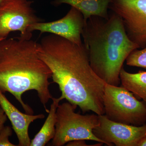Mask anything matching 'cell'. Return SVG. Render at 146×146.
<instances>
[{
  "mask_svg": "<svg viewBox=\"0 0 146 146\" xmlns=\"http://www.w3.org/2000/svg\"><path fill=\"white\" fill-rule=\"evenodd\" d=\"M52 72L39 57L38 43L31 38L19 36L0 42V90L12 94L27 114L33 111L22 98L24 93L36 91L45 110L53 97L49 89Z\"/></svg>",
  "mask_w": 146,
  "mask_h": 146,
  "instance_id": "obj_2",
  "label": "cell"
},
{
  "mask_svg": "<svg viewBox=\"0 0 146 146\" xmlns=\"http://www.w3.org/2000/svg\"><path fill=\"white\" fill-rule=\"evenodd\" d=\"M28 0H6L0 4V38H7L11 32L20 31V36L31 38L29 31L32 24L42 22Z\"/></svg>",
  "mask_w": 146,
  "mask_h": 146,
  "instance_id": "obj_6",
  "label": "cell"
},
{
  "mask_svg": "<svg viewBox=\"0 0 146 146\" xmlns=\"http://www.w3.org/2000/svg\"><path fill=\"white\" fill-rule=\"evenodd\" d=\"M6 0H0V4L2 3H3Z\"/></svg>",
  "mask_w": 146,
  "mask_h": 146,
  "instance_id": "obj_19",
  "label": "cell"
},
{
  "mask_svg": "<svg viewBox=\"0 0 146 146\" xmlns=\"http://www.w3.org/2000/svg\"><path fill=\"white\" fill-rule=\"evenodd\" d=\"M5 39V38H0V42H1V41H2V40H3V39Z\"/></svg>",
  "mask_w": 146,
  "mask_h": 146,
  "instance_id": "obj_20",
  "label": "cell"
},
{
  "mask_svg": "<svg viewBox=\"0 0 146 146\" xmlns=\"http://www.w3.org/2000/svg\"><path fill=\"white\" fill-rule=\"evenodd\" d=\"M109 7L121 18L131 40L146 46V0H112Z\"/></svg>",
  "mask_w": 146,
  "mask_h": 146,
  "instance_id": "obj_7",
  "label": "cell"
},
{
  "mask_svg": "<svg viewBox=\"0 0 146 146\" xmlns=\"http://www.w3.org/2000/svg\"><path fill=\"white\" fill-rule=\"evenodd\" d=\"M38 54L50 70L53 82L58 85L63 100L78 106L83 113L104 115L106 83L92 69L83 43L79 46L50 34L38 43Z\"/></svg>",
  "mask_w": 146,
  "mask_h": 146,
  "instance_id": "obj_1",
  "label": "cell"
},
{
  "mask_svg": "<svg viewBox=\"0 0 146 146\" xmlns=\"http://www.w3.org/2000/svg\"><path fill=\"white\" fill-rule=\"evenodd\" d=\"M137 146H146V136L138 143Z\"/></svg>",
  "mask_w": 146,
  "mask_h": 146,
  "instance_id": "obj_18",
  "label": "cell"
},
{
  "mask_svg": "<svg viewBox=\"0 0 146 146\" xmlns=\"http://www.w3.org/2000/svg\"><path fill=\"white\" fill-rule=\"evenodd\" d=\"M0 106L10 120L18 141V146H30L31 140L29 129L31 123L35 120L43 119L44 114L30 115L21 112L14 106L0 90Z\"/></svg>",
  "mask_w": 146,
  "mask_h": 146,
  "instance_id": "obj_10",
  "label": "cell"
},
{
  "mask_svg": "<svg viewBox=\"0 0 146 146\" xmlns=\"http://www.w3.org/2000/svg\"><path fill=\"white\" fill-rule=\"evenodd\" d=\"M82 36L94 72L106 83L119 86L124 63L140 48L128 36L121 18L114 12L108 19L91 16Z\"/></svg>",
  "mask_w": 146,
  "mask_h": 146,
  "instance_id": "obj_3",
  "label": "cell"
},
{
  "mask_svg": "<svg viewBox=\"0 0 146 146\" xmlns=\"http://www.w3.org/2000/svg\"><path fill=\"white\" fill-rule=\"evenodd\" d=\"M119 76L123 87L142 99L146 104V72L130 73L123 68Z\"/></svg>",
  "mask_w": 146,
  "mask_h": 146,
  "instance_id": "obj_13",
  "label": "cell"
},
{
  "mask_svg": "<svg viewBox=\"0 0 146 146\" xmlns=\"http://www.w3.org/2000/svg\"><path fill=\"white\" fill-rule=\"evenodd\" d=\"M85 25L81 12L71 7L70 9L63 18L48 23L40 22L32 24L28 31L31 33L38 31L41 34L48 33L56 35L80 46L83 44L81 36Z\"/></svg>",
  "mask_w": 146,
  "mask_h": 146,
  "instance_id": "obj_9",
  "label": "cell"
},
{
  "mask_svg": "<svg viewBox=\"0 0 146 146\" xmlns=\"http://www.w3.org/2000/svg\"><path fill=\"white\" fill-rule=\"evenodd\" d=\"M99 118V124L93 132L108 146H137L146 136V123L141 126L125 124L111 121L104 115Z\"/></svg>",
  "mask_w": 146,
  "mask_h": 146,
  "instance_id": "obj_8",
  "label": "cell"
},
{
  "mask_svg": "<svg viewBox=\"0 0 146 146\" xmlns=\"http://www.w3.org/2000/svg\"><path fill=\"white\" fill-rule=\"evenodd\" d=\"M0 107H1V106H0Z\"/></svg>",
  "mask_w": 146,
  "mask_h": 146,
  "instance_id": "obj_21",
  "label": "cell"
},
{
  "mask_svg": "<svg viewBox=\"0 0 146 146\" xmlns=\"http://www.w3.org/2000/svg\"><path fill=\"white\" fill-rule=\"evenodd\" d=\"M12 134L11 128L8 126H4L0 131V146H16L11 143L9 140Z\"/></svg>",
  "mask_w": 146,
  "mask_h": 146,
  "instance_id": "obj_15",
  "label": "cell"
},
{
  "mask_svg": "<svg viewBox=\"0 0 146 146\" xmlns=\"http://www.w3.org/2000/svg\"><path fill=\"white\" fill-rule=\"evenodd\" d=\"M112 0H54V5L66 4L79 11L83 15L85 24L91 16L105 19L109 18L108 9Z\"/></svg>",
  "mask_w": 146,
  "mask_h": 146,
  "instance_id": "obj_11",
  "label": "cell"
},
{
  "mask_svg": "<svg viewBox=\"0 0 146 146\" xmlns=\"http://www.w3.org/2000/svg\"><path fill=\"white\" fill-rule=\"evenodd\" d=\"M103 143L98 142L97 144L94 145H88L86 144V141L83 140H75L70 141L67 143L66 146H101L104 145Z\"/></svg>",
  "mask_w": 146,
  "mask_h": 146,
  "instance_id": "obj_16",
  "label": "cell"
},
{
  "mask_svg": "<svg viewBox=\"0 0 146 146\" xmlns=\"http://www.w3.org/2000/svg\"><path fill=\"white\" fill-rule=\"evenodd\" d=\"M7 117L2 108L0 107V131L4 127V124L7 120Z\"/></svg>",
  "mask_w": 146,
  "mask_h": 146,
  "instance_id": "obj_17",
  "label": "cell"
},
{
  "mask_svg": "<svg viewBox=\"0 0 146 146\" xmlns=\"http://www.w3.org/2000/svg\"><path fill=\"white\" fill-rule=\"evenodd\" d=\"M103 105L104 115L113 121L135 126L146 123V104L123 86L106 84Z\"/></svg>",
  "mask_w": 146,
  "mask_h": 146,
  "instance_id": "obj_5",
  "label": "cell"
},
{
  "mask_svg": "<svg viewBox=\"0 0 146 146\" xmlns=\"http://www.w3.org/2000/svg\"><path fill=\"white\" fill-rule=\"evenodd\" d=\"M126 62L128 66L146 69V46L143 49H136L132 51L127 58Z\"/></svg>",
  "mask_w": 146,
  "mask_h": 146,
  "instance_id": "obj_14",
  "label": "cell"
},
{
  "mask_svg": "<svg viewBox=\"0 0 146 146\" xmlns=\"http://www.w3.org/2000/svg\"><path fill=\"white\" fill-rule=\"evenodd\" d=\"M52 103L51 104L48 115L43 126L31 140L30 146H45L54 137L56 122V110L60 102L63 99L60 96L59 98H52Z\"/></svg>",
  "mask_w": 146,
  "mask_h": 146,
  "instance_id": "obj_12",
  "label": "cell"
},
{
  "mask_svg": "<svg viewBox=\"0 0 146 146\" xmlns=\"http://www.w3.org/2000/svg\"><path fill=\"white\" fill-rule=\"evenodd\" d=\"M77 107L68 102L58 105L52 146H62L68 142L79 140L102 143L93 132L99 124V115H81L75 111Z\"/></svg>",
  "mask_w": 146,
  "mask_h": 146,
  "instance_id": "obj_4",
  "label": "cell"
}]
</instances>
